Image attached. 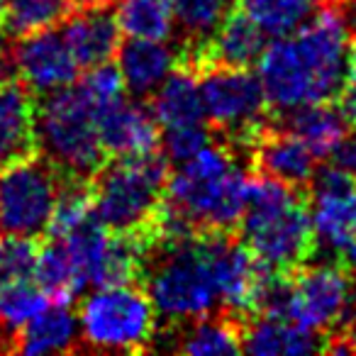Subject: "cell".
<instances>
[{
	"label": "cell",
	"instance_id": "cell-8",
	"mask_svg": "<svg viewBox=\"0 0 356 356\" xmlns=\"http://www.w3.org/2000/svg\"><path fill=\"white\" fill-rule=\"evenodd\" d=\"M205 120L227 134L229 142L252 147L268 127V103L259 76L249 69L210 66L198 74Z\"/></svg>",
	"mask_w": 356,
	"mask_h": 356
},
{
	"label": "cell",
	"instance_id": "cell-30",
	"mask_svg": "<svg viewBox=\"0 0 356 356\" xmlns=\"http://www.w3.org/2000/svg\"><path fill=\"white\" fill-rule=\"evenodd\" d=\"M227 13V0H173L176 25H181V30L186 32L188 44H200L208 40Z\"/></svg>",
	"mask_w": 356,
	"mask_h": 356
},
{
	"label": "cell",
	"instance_id": "cell-35",
	"mask_svg": "<svg viewBox=\"0 0 356 356\" xmlns=\"http://www.w3.org/2000/svg\"><path fill=\"white\" fill-rule=\"evenodd\" d=\"M337 339L344 341L349 351H356V312H354V317L344 325V337H337Z\"/></svg>",
	"mask_w": 356,
	"mask_h": 356
},
{
	"label": "cell",
	"instance_id": "cell-7",
	"mask_svg": "<svg viewBox=\"0 0 356 356\" xmlns=\"http://www.w3.org/2000/svg\"><path fill=\"white\" fill-rule=\"evenodd\" d=\"M81 341L95 351H147L156 339L159 315L147 291L134 283L98 286L79 307Z\"/></svg>",
	"mask_w": 356,
	"mask_h": 356
},
{
	"label": "cell",
	"instance_id": "cell-13",
	"mask_svg": "<svg viewBox=\"0 0 356 356\" xmlns=\"http://www.w3.org/2000/svg\"><path fill=\"white\" fill-rule=\"evenodd\" d=\"M266 47V35L244 10H229L220 27L200 44H184L181 64L200 74L210 66L252 69Z\"/></svg>",
	"mask_w": 356,
	"mask_h": 356
},
{
	"label": "cell",
	"instance_id": "cell-39",
	"mask_svg": "<svg viewBox=\"0 0 356 356\" xmlns=\"http://www.w3.org/2000/svg\"><path fill=\"white\" fill-rule=\"evenodd\" d=\"M6 8H8V0H0V22L6 17Z\"/></svg>",
	"mask_w": 356,
	"mask_h": 356
},
{
	"label": "cell",
	"instance_id": "cell-5",
	"mask_svg": "<svg viewBox=\"0 0 356 356\" xmlns=\"http://www.w3.org/2000/svg\"><path fill=\"white\" fill-rule=\"evenodd\" d=\"M95 115L98 108L81 83L40 95L35 103V147L61 178H93L108 163Z\"/></svg>",
	"mask_w": 356,
	"mask_h": 356
},
{
	"label": "cell",
	"instance_id": "cell-25",
	"mask_svg": "<svg viewBox=\"0 0 356 356\" xmlns=\"http://www.w3.org/2000/svg\"><path fill=\"white\" fill-rule=\"evenodd\" d=\"M32 281L49 296V300L59 302H74V298L83 291L61 239H51L47 247L40 249Z\"/></svg>",
	"mask_w": 356,
	"mask_h": 356
},
{
	"label": "cell",
	"instance_id": "cell-20",
	"mask_svg": "<svg viewBox=\"0 0 356 356\" xmlns=\"http://www.w3.org/2000/svg\"><path fill=\"white\" fill-rule=\"evenodd\" d=\"M37 154L35 98L20 81L0 86V168L22 156Z\"/></svg>",
	"mask_w": 356,
	"mask_h": 356
},
{
	"label": "cell",
	"instance_id": "cell-36",
	"mask_svg": "<svg viewBox=\"0 0 356 356\" xmlns=\"http://www.w3.org/2000/svg\"><path fill=\"white\" fill-rule=\"evenodd\" d=\"M346 88L356 90V40H351V54H349V71H346Z\"/></svg>",
	"mask_w": 356,
	"mask_h": 356
},
{
	"label": "cell",
	"instance_id": "cell-10",
	"mask_svg": "<svg viewBox=\"0 0 356 356\" xmlns=\"http://www.w3.org/2000/svg\"><path fill=\"white\" fill-rule=\"evenodd\" d=\"M356 312V288L337 261L293 271V320L317 332L344 327Z\"/></svg>",
	"mask_w": 356,
	"mask_h": 356
},
{
	"label": "cell",
	"instance_id": "cell-9",
	"mask_svg": "<svg viewBox=\"0 0 356 356\" xmlns=\"http://www.w3.org/2000/svg\"><path fill=\"white\" fill-rule=\"evenodd\" d=\"M59 186V171L37 154L0 168V232L35 239L47 234Z\"/></svg>",
	"mask_w": 356,
	"mask_h": 356
},
{
	"label": "cell",
	"instance_id": "cell-32",
	"mask_svg": "<svg viewBox=\"0 0 356 356\" xmlns=\"http://www.w3.org/2000/svg\"><path fill=\"white\" fill-rule=\"evenodd\" d=\"M213 129L205 122L178 124V127H166L161 134V149L168 163H184L193 159L198 152H203L208 144H213Z\"/></svg>",
	"mask_w": 356,
	"mask_h": 356
},
{
	"label": "cell",
	"instance_id": "cell-33",
	"mask_svg": "<svg viewBox=\"0 0 356 356\" xmlns=\"http://www.w3.org/2000/svg\"><path fill=\"white\" fill-rule=\"evenodd\" d=\"M81 88L88 93V98L93 100V105L98 110L115 103V100L124 98L122 74H120L118 64H113V61H103L98 66H90L86 71L83 81H81Z\"/></svg>",
	"mask_w": 356,
	"mask_h": 356
},
{
	"label": "cell",
	"instance_id": "cell-17",
	"mask_svg": "<svg viewBox=\"0 0 356 356\" xmlns=\"http://www.w3.org/2000/svg\"><path fill=\"white\" fill-rule=\"evenodd\" d=\"M252 161L259 173L276 178L291 188H307L317 168V156L296 137L281 127H266L252 147Z\"/></svg>",
	"mask_w": 356,
	"mask_h": 356
},
{
	"label": "cell",
	"instance_id": "cell-40",
	"mask_svg": "<svg viewBox=\"0 0 356 356\" xmlns=\"http://www.w3.org/2000/svg\"><path fill=\"white\" fill-rule=\"evenodd\" d=\"M64 3H66V6H71V8H74V3H79V0H64Z\"/></svg>",
	"mask_w": 356,
	"mask_h": 356
},
{
	"label": "cell",
	"instance_id": "cell-11",
	"mask_svg": "<svg viewBox=\"0 0 356 356\" xmlns=\"http://www.w3.org/2000/svg\"><path fill=\"white\" fill-rule=\"evenodd\" d=\"M310 222L315 242L337 252L356 239V178L339 163L317 166L310 184Z\"/></svg>",
	"mask_w": 356,
	"mask_h": 356
},
{
	"label": "cell",
	"instance_id": "cell-21",
	"mask_svg": "<svg viewBox=\"0 0 356 356\" xmlns=\"http://www.w3.org/2000/svg\"><path fill=\"white\" fill-rule=\"evenodd\" d=\"M278 127L296 134L317 159L332 156L351 129L332 100L283 110V122Z\"/></svg>",
	"mask_w": 356,
	"mask_h": 356
},
{
	"label": "cell",
	"instance_id": "cell-28",
	"mask_svg": "<svg viewBox=\"0 0 356 356\" xmlns=\"http://www.w3.org/2000/svg\"><path fill=\"white\" fill-rule=\"evenodd\" d=\"M49 302V296L32 278L30 281L0 283V327L8 334H15Z\"/></svg>",
	"mask_w": 356,
	"mask_h": 356
},
{
	"label": "cell",
	"instance_id": "cell-6",
	"mask_svg": "<svg viewBox=\"0 0 356 356\" xmlns=\"http://www.w3.org/2000/svg\"><path fill=\"white\" fill-rule=\"evenodd\" d=\"M171 163L161 152L115 159L93 178V215L110 232H149Z\"/></svg>",
	"mask_w": 356,
	"mask_h": 356
},
{
	"label": "cell",
	"instance_id": "cell-12",
	"mask_svg": "<svg viewBox=\"0 0 356 356\" xmlns=\"http://www.w3.org/2000/svg\"><path fill=\"white\" fill-rule=\"evenodd\" d=\"M15 79L32 95H47L79 81V61L66 47L64 37L54 27L20 35L8 54Z\"/></svg>",
	"mask_w": 356,
	"mask_h": 356
},
{
	"label": "cell",
	"instance_id": "cell-4",
	"mask_svg": "<svg viewBox=\"0 0 356 356\" xmlns=\"http://www.w3.org/2000/svg\"><path fill=\"white\" fill-rule=\"evenodd\" d=\"M142 278L154 310L166 322H191L213 315L220 305V291L210 259L208 232L171 244H154Z\"/></svg>",
	"mask_w": 356,
	"mask_h": 356
},
{
	"label": "cell",
	"instance_id": "cell-1",
	"mask_svg": "<svg viewBox=\"0 0 356 356\" xmlns=\"http://www.w3.org/2000/svg\"><path fill=\"white\" fill-rule=\"evenodd\" d=\"M351 30L337 6L317 8L293 35L273 37L259 56L257 76L268 108L291 110L305 103L334 100L346 83Z\"/></svg>",
	"mask_w": 356,
	"mask_h": 356
},
{
	"label": "cell",
	"instance_id": "cell-22",
	"mask_svg": "<svg viewBox=\"0 0 356 356\" xmlns=\"http://www.w3.org/2000/svg\"><path fill=\"white\" fill-rule=\"evenodd\" d=\"M149 110H152L159 127L163 129L178 127V124L205 122L198 74L184 64L176 66L152 93Z\"/></svg>",
	"mask_w": 356,
	"mask_h": 356
},
{
	"label": "cell",
	"instance_id": "cell-19",
	"mask_svg": "<svg viewBox=\"0 0 356 356\" xmlns=\"http://www.w3.org/2000/svg\"><path fill=\"white\" fill-rule=\"evenodd\" d=\"M181 66V56L166 44V40H132L120 42L118 69L122 74L124 90L137 98L152 95L168 74Z\"/></svg>",
	"mask_w": 356,
	"mask_h": 356
},
{
	"label": "cell",
	"instance_id": "cell-16",
	"mask_svg": "<svg viewBox=\"0 0 356 356\" xmlns=\"http://www.w3.org/2000/svg\"><path fill=\"white\" fill-rule=\"evenodd\" d=\"M242 334V351L254 356H296V354H315L327 351L330 339L322 332L310 330L288 317L273 315H249L239 322Z\"/></svg>",
	"mask_w": 356,
	"mask_h": 356
},
{
	"label": "cell",
	"instance_id": "cell-41",
	"mask_svg": "<svg viewBox=\"0 0 356 356\" xmlns=\"http://www.w3.org/2000/svg\"><path fill=\"white\" fill-rule=\"evenodd\" d=\"M0 86H3V79H0Z\"/></svg>",
	"mask_w": 356,
	"mask_h": 356
},
{
	"label": "cell",
	"instance_id": "cell-2",
	"mask_svg": "<svg viewBox=\"0 0 356 356\" xmlns=\"http://www.w3.org/2000/svg\"><path fill=\"white\" fill-rule=\"evenodd\" d=\"M239 234L259 264L278 271H296L317 249L305 195L266 173L249 176Z\"/></svg>",
	"mask_w": 356,
	"mask_h": 356
},
{
	"label": "cell",
	"instance_id": "cell-3",
	"mask_svg": "<svg viewBox=\"0 0 356 356\" xmlns=\"http://www.w3.org/2000/svg\"><path fill=\"white\" fill-rule=\"evenodd\" d=\"M247 181L232 149L213 142L168 171L163 200L198 232H232L247 205Z\"/></svg>",
	"mask_w": 356,
	"mask_h": 356
},
{
	"label": "cell",
	"instance_id": "cell-29",
	"mask_svg": "<svg viewBox=\"0 0 356 356\" xmlns=\"http://www.w3.org/2000/svg\"><path fill=\"white\" fill-rule=\"evenodd\" d=\"M69 8L71 6H66L64 0H8L3 22L10 35H30L37 30L56 27Z\"/></svg>",
	"mask_w": 356,
	"mask_h": 356
},
{
	"label": "cell",
	"instance_id": "cell-24",
	"mask_svg": "<svg viewBox=\"0 0 356 356\" xmlns=\"http://www.w3.org/2000/svg\"><path fill=\"white\" fill-rule=\"evenodd\" d=\"M178 351L191 356H229L242 351L239 322L234 317H200L178 337Z\"/></svg>",
	"mask_w": 356,
	"mask_h": 356
},
{
	"label": "cell",
	"instance_id": "cell-26",
	"mask_svg": "<svg viewBox=\"0 0 356 356\" xmlns=\"http://www.w3.org/2000/svg\"><path fill=\"white\" fill-rule=\"evenodd\" d=\"M320 0H242V10L261 27L266 37H286L302 27Z\"/></svg>",
	"mask_w": 356,
	"mask_h": 356
},
{
	"label": "cell",
	"instance_id": "cell-38",
	"mask_svg": "<svg viewBox=\"0 0 356 356\" xmlns=\"http://www.w3.org/2000/svg\"><path fill=\"white\" fill-rule=\"evenodd\" d=\"M83 3H90V6H110L113 0H83Z\"/></svg>",
	"mask_w": 356,
	"mask_h": 356
},
{
	"label": "cell",
	"instance_id": "cell-14",
	"mask_svg": "<svg viewBox=\"0 0 356 356\" xmlns=\"http://www.w3.org/2000/svg\"><path fill=\"white\" fill-rule=\"evenodd\" d=\"M103 152L113 159L147 156L161 152V127L152 110L137 100L120 98L95 115Z\"/></svg>",
	"mask_w": 356,
	"mask_h": 356
},
{
	"label": "cell",
	"instance_id": "cell-27",
	"mask_svg": "<svg viewBox=\"0 0 356 356\" xmlns=\"http://www.w3.org/2000/svg\"><path fill=\"white\" fill-rule=\"evenodd\" d=\"M93 218V188L90 178H61L56 203L51 210L47 234L59 239Z\"/></svg>",
	"mask_w": 356,
	"mask_h": 356
},
{
	"label": "cell",
	"instance_id": "cell-31",
	"mask_svg": "<svg viewBox=\"0 0 356 356\" xmlns=\"http://www.w3.org/2000/svg\"><path fill=\"white\" fill-rule=\"evenodd\" d=\"M37 254L40 247L35 237L0 232V283L30 281L35 273Z\"/></svg>",
	"mask_w": 356,
	"mask_h": 356
},
{
	"label": "cell",
	"instance_id": "cell-34",
	"mask_svg": "<svg viewBox=\"0 0 356 356\" xmlns=\"http://www.w3.org/2000/svg\"><path fill=\"white\" fill-rule=\"evenodd\" d=\"M332 161L339 163L341 168H346V171L356 178V127L346 132V137L341 139L337 152L332 154Z\"/></svg>",
	"mask_w": 356,
	"mask_h": 356
},
{
	"label": "cell",
	"instance_id": "cell-15",
	"mask_svg": "<svg viewBox=\"0 0 356 356\" xmlns=\"http://www.w3.org/2000/svg\"><path fill=\"white\" fill-rule=\"evenodd\" d=\"M61 37L81 69L113 61L120 47V27L110 6H74L61 17Z\"/></svg>",
	"mask_w": 356,
	"mask_h": 356
},
{
	"label": "cell",
	"instance_id": "cell-23",
	"mask_svg": "<svg viewBox=\"0 0 356 356\" xmlns=\"http://www.w3.org/2000/svg\"><path fill=\"white\" fill-rule=\"evenodd\" d=\"M115 20L132 40H168L176 30L173 0H118Z\"/></svg>",
	"mask_w": 356,
	"mask_h": 356
},
{
	"label": "cell",
	"instance_id": "cell-37",
	"mask_svg": "<svg viewBox=\"0 0 356 356\" xmlns=\"http://www.w3.org/2000/svg\"><path fill=\"white\" fill-rule=\"evenodd\" d=\"M8 54H10V44H8V37H6V32L0 30V69H3V66H6Z\"/></svg>",
	"mask_w": 356,
	"mask_h": 356
},
{
	"label": "cell",
	"instance_id": "cell-18",
	"mask_svg": "<svg viewBox=\"0 0 356 356\" xmlns=\"http://www.w3.org/2000/svg\"><path fill=\"white\" fill-rule=\"evenodd\" d=\"M81 344L79 315L71 302L51 300L22 330L13 334V351L25 356L69 354Z\"/></svg>",
	"mask_w": 356,
	"mask_h": 356
}]
</instances>
